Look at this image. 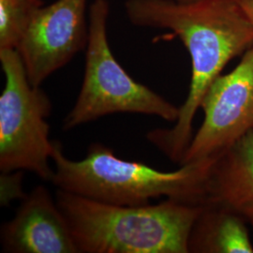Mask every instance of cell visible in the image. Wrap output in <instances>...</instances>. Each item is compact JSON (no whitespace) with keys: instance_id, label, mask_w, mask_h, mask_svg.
I'll list each match as a JSON object with an SVG mask.
<instances>
[{"instance_id":"6da1fadb","label":"cell","mask_w":253,"mask_h":253,"mask_svg":"<svg viewBox=\"0 0 253 253\" xmlns=\"http://www.w3.org/2000/svg\"><path fill=\"white\" fill-rule=\"evenodd\" d=\"M125 10L135 26L172 31L190 54V89L174 125L147 133L151 144L181 163L206 92L227 64L253 45V24L235 0H126Z\"/></svg>"},{"instance_id":"7a4b0ae2","label":"cell","mask_w":253,"mask_h":253,"mask_svg":"<svg viewBox=\"0 0 253 253\" xmlns=\"http://www.w3.org/2000/svg\"><path fill=\"white\" fill-rule=\"evenodd\" d=\"M216 157L181 164L172 172L116 156L102 144H92L79 161L69 159L54 141L51 182L57 190L116 206H145L160 197L204 206L207 185Z\"/></svg>"},{"instance_id":"3957f363","label":"cell","mask_w":253,"mask_h":253,"mask_svg":"<svg viewBox=\"0 0 253 253\" xmlns=\"http://www.w3.org/2000/svg\"><path fill=\"white\" fill-rule=\"evenodd\" d=\"M80 253H190L189 239L204 206L167 199L116 206L56 190Z\"/></svg>"},{"instance_id":"277c9868","label":"cell","mask_w":253,"mask_h":253,"mask_svg":"<svg viewBox=\"0 0 253 253\" xmlns=\"http://www.w3.org/2000/svg\"><path fill=\"white\" fill-rule=\"evenodd\" d=\"M109 12L107 0H95L89 7L84 80L73 108L63 120V130L118 113L155 116L175 122L179 107L135 81L114 56L107 35Z\"/></svg>"},{"instance_id":"5b68a950","label":"cell","mask_w":253,"mask_h":253,"mask_svg":"<svg viewBox=\"0 0 253 253\" xmlns=\"http://www.w3.org/2000/svg\"><path fill=\"white\" fill-rule=\"evenodd\" d=\"M5 85L0 97V170L29 171L52 180L54 141L47 118L52 103L41 86L33 85L15 49H0Z\"/></svg>"},{"instance_id":"8992f818","label":"cell","mask_w":253,"mask_h":253,"mask_svg":"<svg viewBox=\"0 0 253 253\" xmlns=\"http://www.w3.org/2000/svg\"><path fill=\"white\" fill-rule=\"evenodd\" d=\"M204 120L180 164L216 157L253 129V45L235 69L220 74L206 92Z\"/></svg>"},{"instance_id":"52a82bcc","label":"cell","mask_w":253,"mask_h":253,"mask_svg":"<svg viewBox=\"0 0 253 253\" xmlns=\"http://www.w3.org/2000/svg\"><path fill=\"white\" fill-rule=\"evenodd\" d=\"M86 4L87 0H56L37 11L16 49L33 85L41 86L86 48Z\"/></svg>"},{"instance_id":"ba28073f","label":"cell","mask_w":253,"mask_h":253,"mask_svg":"<svg viewBox=\"0 0 253 253\" xmlns=\"http://www.w3.org/2000/svg\"><path fill=\"white\" fill-rule=\"evenodd\" d=\"M0 237L5 253H79L66 217L43 185L24 197L14 217L3 224Z\"/></svg>"},{"instance_id":"9c48e42d","label":"cell","mask_w":253,"mask_h":253,"mask_svg":"<svg viewBox=\"0 0 253 253\" xmlns=\"http://www.w3.org/2000/svg\"><path fill=\"white\" fill-rule=\"evenodd\" d=\"M206 205L228 208L253 228V129L216 156Z\"/></svg>"},{"instance_id":"30bf717a","label":"cell","mask_w":253,"mask_h":253,"mask_svg":"<svg viewBox=\"0 0 253 253\" xmlns=\"http://www.w3.org/2000/svg\"><path fill=\"white\" fill-rule=\"evenodd\" d=\"M248 225L228 208L206 205L190 232V253H253Z\"/></svg>"},{"instance_id":"8fae6325","label":"cell","mask_w":253,"mask_h":253,"mask_svg":"<svg viewBox=\"0 0 253 253\" xmlns=\"http://www.w3.org/2000/svg\"><path fill=\"white\" fill-rule=\"evenodd\" d=\"M42 0H0V49H17Z\"/></svg>"},{"instance_id":"7c38bea8","label":"cell","mask_w":253,"mask_h":253,"mask_svg":"<svg viewBox=\"0 0 253 253\" xmlns=\"http://www.w3.org/2000/svg\"><path fill=\"white\" fill-rule=\"evenodd\" d=\"M253 24V0H235Z\"/></svg>"},{"instance_id":"4fadbf2b","label":"cell","mask_w":253,"mask_h":253,"mask_svg":"<svg viewBox=\"0 0 253 253\" xmlns=\"http://www.w3.org/2000/svg\"><path fill=\"white\" fill-rule=\"evenodd\" d=\"M177 1H181V2H190V1H194V0H177Z\"/></svg>"}]
</instances>
